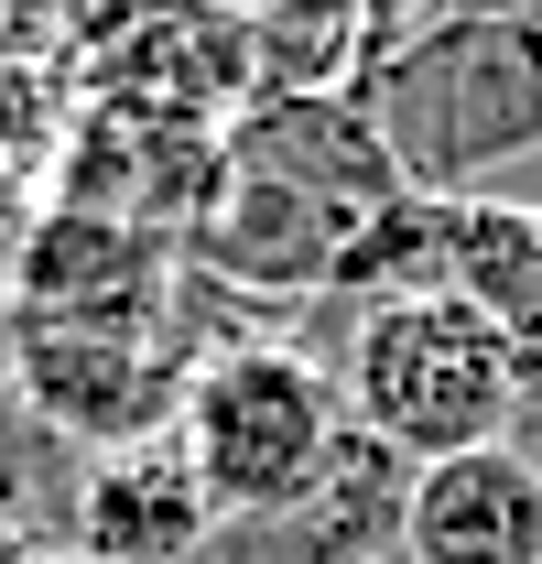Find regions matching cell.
Instances as JSON below:
<instances>
[{
  "label": "cell",
  "instance_id": "obj_1",
  "mask_svg": "<svg viewBox=\"0 0 542 564\" xmlns=\"http://www.w3.org/2000/svg\"><path fill=\"white\" fill-rule=\"evenodd\" d=\"M358 109L412 196H488V174L542 152V0H456L412 22Z\"/></svg>",
  "mask_w": 542,
  "mask_h": 564
},
{
  "label": "cell",
  "instance_id": "obj_2",
  "mask_svg": "<svg viewBox=\"0 0 542 564\" xmlns=\"http://www.w3.org/2000/svg\"><path fill=\"white\" fill-rule=\"evenodd\" d=\"M337 391L358 434H380L402 467H434V456H477V445L521 434L532 358L488 315H467L456 293H412V304H369L347 326Z\"/></svg>",
  "mask_w": 542,
  "mask_h": 564
},
{
  "label": "cell",
  "instance_id": "obj_3",
  "mask_svg": "<svg viewBox=\"0 0 542 564\" xmlns=\"http://www.w3.org/2000/svg\"><path fill=\"white\" fill-rule=\"evenodd\" d=\"M347 434V391L337 369L293 337H239V348H206L185 402H174V445L196 467V489L217 521H250V510H282L326 478Z\"/></svg>",
  "mask_w": 542,
  "mask_h": 564
},
{
  "label": "cell",
  "instance_id": "obj_4",
  "mask_svg": "<svg viewBox=\"0 0 542 564\" xmlns=\"http://www.w3.org/2000/svg\"><path fill=\"white\" fill-rule=\"evenodd\" d=\"M402 510H412V467L347 423L326 478L282 510H250V521H217L206 564H402Z\"/></svg>",
  "mask_w": 542,
  "mask_h": 564
},
{
  "label": "cell",
  "instance_id": "obj_5",
  "mask_svg": "<svg viewBox=\"0 0 542 564\" xmlns=\"http://www.w3.org/2000/svg\"><path fill=\"white\" fill-rule=\"evenodd\" d=\"M347 239L358 228L337 207H315V196H293V185L217 152V185H206L196 228H185V272H206L217 293H326Z\"/></svg>",
  "mask_w": 542,
  "mask_h": 564
},
{
  "label": "cell",
  "instance_id": "obj_6",
  "mask_svg": "<svg viewBox=\"0 0 542 564\" xmlns=\"http://www.w3.org/2000/svg\"><path fill=\"white\" fill-rule=\"evenodd\" d=\"M66 543H76V564H206L217 510H206L185 445L152 434V445H109V456H87Z\"/></svg>",
  "mask_w": 542,
  "mask_h": 564
},
{
  "label": "cell",
  "instance_id": "obj_7",
  "mask_svg": "<svg viewBox=\"0 0 542 564\" xmlns=\"http://www.w3.org/2000/svg\"><path fill=\"white\" fill-rule=\"evenodd\" d=\"M402 564H542V478L521 456V434L412 467Z\"/></svg>",
  "mask_w": 542,
  "mask_h": 564
},
{
  "label": "cell",
  "instance_id": "obj_8",
  "mask_svg": "<svg viewBox=\"0 0 542 564\" xmlns=\"http://www.w3.org/2000/svg\"><path fill=\"white\" fill-rule=\"evenodd\" d=\"M434 293H456L521 358H542V217L521 196H445V217H434Z\"/></svg>",
  "mask_w": 542,
  "mask_h": 564
},
{
  "label": "cell",
  "instance_id": "obj_9",
  "mask_svg": "<svg viewBox=\"0 0 542 564\" xmlns=\"http://www.w3.org/2000/svg\"><path fill=\"white\" fill-rule=\"evenodd\" d=\"M66 66L55 55H0V163L22 174V163H44V152H66Z\"/></svg>",
  "mask_w": 542,
  "mask_h": 564
},
{
  "label": "cell",
  "instance_id": "obj_10",
  "mask_svg": "<svg viewBox=\"0 0 542 564\" xmlns=\"http://www.w3.org/2000/svg\"><path fill=\"white\" fill-rule=\"evenodd\" d=\"M22 228H33V185L0 163V282H11V261H22Z\"/></svg>",
  "mask_w": 542,
  "mask_h": 564
},
{
  "label": "cell",
  "instance_id": "obj_11",
  "mask_svg": "<svg viewBox=\"0 0 542 564\" xmlns=\"http://www.w3.org/2000/svg\"><path fill=\"white\" fill-rule=\"evenodd\" d=\"M44 22L55 0H0V55H44Z\"/></svg>",
  "mask_w": 542,
  "mask_h": 564
},
{
  "label": "cell",
  "instance_id": "obj_12",
  "mask_svg": "<svg viewBox=\"0 0 542 564\" xmlns=\"http://www.w3.org/2000/svg\"><path fill=\"white\" fill-rule=\"evenodd\" d=\"M0 564H76V554L44 543V532H22V521H0Z\"/></svg>",
  "mask_w": 542,
  "mask_h": 564
},
{
  "label": "cell",
  "instance_id": "obj_13",
  "mask_svg": "<svg viewBox=\"0 0 542 564\" xmlns=\"http://www.w3.org/2000/svg\"><path fill=\"white\" fill-rule=\"evenodd\" d=\"M217 11H239V22H261V0H217Z\"/></svg>",
  "mask_w": 542,
  "mask_h": 564
},
{
  "label": "cell",
  "instance_id": "obj_14",
  "mask_svg": "<svg viewBox=\"0 0 542 564\" xmlns=\"http://www.w3.org/2000/svg\"><path fill=\"white\" fill-rule=\"evenodd\" d=\"M532 413H542V402H532ZM521 456H532V478H542V434H532V445H521Z\"/></svg>",
  "mask_w": 542,
  "mask_h": 564
},
{
  "label": "cell",
  "instance_id": "obj_15",
  "mask_svg": "<svg viewBox=\"0 0 542 564\" xmlns=\"http://www.w3.org/2000/svg\"><path fill=\"white\" fill-rule=\"evenodd\" d=\"M532 217H542V207H532Z\"/></svg>",
  "mask_w": 542,
  "mask_h": 564
}]
</instances>
